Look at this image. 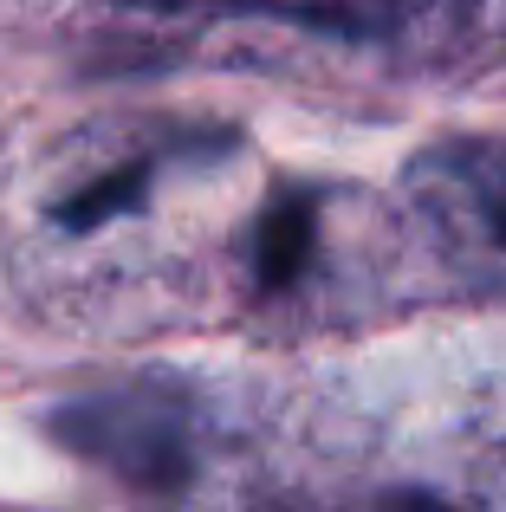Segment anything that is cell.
<instances>
[{
  "mask_svg": "<svg viewBox=\"0 0 506 512\" xmlns=\"http://www.w3.org/2000/svg\"><path fill=\"white\" fill-rule=\"evenodd\" d=\"M52 441L85 454L91 467H111L117 480L143 493H182L195 480V415L176 389L130 383L104 396H78L52 409Z\"/></svg>",
  "mask_w": 506,
  "mask_h": 512,
  "instance_id": "obj_1",
  "label": "cell"
},
{
  "mask_svg": "<svg viewBox=\"0 0 506 512\" xmlns=\"http://www.w3.org/2000/svg\"><path fill=\"white\" fill-rule=\"evenodd\" d=\"M312 247H318V195L312 188H279L266 201L260 227H253V279H260V292L299 286V273L312 266Z\"/></svg>",
  "mask_w": 506,
  "mask_h": 512,
  "instance_id": "obj_2",
  "label": "cell"
},
{
  "mask_svg": "<svg viewBox=\"0 0 506 512\" xmlns=\"http://www.w3.org/2000/svg\"><path fill=\"white\" fill-rule=\"evenodd\" d=\"M150 182H156V163H124V169L98 175V182H85L78 195H65L52 208V221L72 227V234H91V227L117 221V214H137L150 201Z\"/></svg>",
  "mask_w": 506,
  "mask_h": 512,
  "instance_id": "obj_3",
  "label": "cell"
},
{
  "mask_svg": "<svg viewBox=\"0 0 506 512\" xmlns=\"http://www.w3.org/2000/svg\"><path fill=\"white\" fill-rule=\"evenodd\" d=\"M247 7L286 13V20H299V26H318V33H344V39L396 33V20H403V0H247Z\"/></svg>",
  "mask_w": 506,
  "mask_h": 512,
  "instance_id": "obj_4",
  "label": "cell"
},
{
  "mask_svg": "<svg viewBox=\"0 0 506 512\" xmlns=\"http://www.w3.org/2000/svg\"><path fill=\"white\" fill-rule=\"evenodd\" d=\"M448 169L468 182L481 221L494 227L500 247H506V150H500V143H461V150H448Z\"/></svg>",
  "mask_w": 506,
  "mask_h": 512,
  "instance_id": "obj_5",
  "label": "cell"
},
{
  "mask_svg": "<svg viewBox=\"0 0 506 512\" xmlns=\"http://www.w3.org/2000/svg\"><path fill=\"white\" fill-rule=\"evenodd\" d=\"M124 7H156L163 13V7H195V0H124Z\"/></svg>",
  "mask_w": 506,
  "mask_h": 512,
  "instance_id": "obj_6",
  "label": "cell"
}]
</instances>
